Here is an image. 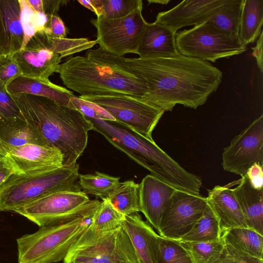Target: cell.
Returning <instances> with one entry per match:
<instances>
[{
  "mask_svg": "<svg viewBox=\"0 0 263 263\" xmlns=\"http://www.w3.org/2000/svg\"><path fill=\"white\" fill-rule=\"evenodd\" d=\"M11 96L22 93L49 98L57 103L69 106L74 95L65 87L52 83L49 79L33 78L21 76L6 86Z\"/></svg>",
  "mask_w": 263,
  "mask_h": 263,
  "instance_id": "22",
  "label": "cell"
},
{
  "mask_svg": "<svg viewBox=\"0 0 263 263\" xmlns=\"http://www.w3.org/2000/svg\"><path fill=\"white\" fill-rule=\"evenodd\" d=\"M11 97L26 121L48 146L61 152L63 166L77 164L87 146L88 133L92 129L89 120L78 110L46 97L25 93Z\"/></svg>",
  "mask_w": 263,
  "mask_h": 263,
  "instance_id": "3",
  "label": "cell"
},
{
  "mask_svg": "<svg viewBox=\"0 0 263 263\" xmlns=\"http://www.w3.org/2000/svg\"><path fill=\"white\" fill-rule=\"evenodd\" d=\"M0 117L7 119L24 117L11 96L7 92L6 85L1 81Z\"/></svg>",
  "mask_w": 263,
  "mask_h": 263,
  "instance_id": "37",
  "label": "cell"
},
{
  "mask_svg": "<svg viewBox=\"0 0 263 263\" xmlns=\"http://www.w3.org/2000/svg\"><path fill=\"white\" fill-rule=\"evenodd\" d=\"M123 226L140 263H156L159 235L138 212L125 216Z\"/></svg>",
  "mask_w": 263,
  "mask_h": 263,
  "instance_id": "21",
  "label": "cell"
},
{
  "mask_svg": "<svg viewBox=\"0 0 263 263\" xmlns=\"http://www.w3.org/2000/svg\"><path fill=\"white\" fill-rule=\"evenodd\" d=\"M2 52H1V48H0V57L2 55Z\"/></svg>",
  "mask_w": 263,
  "mask_h": 263,
  "instance_id": "50",
  "label": "cell"
},
{
  "mask_svg": "<svg viewBox=\"0 0 263 263\" xmlns=\"http://www.w3.org/2000/svg\"><path fill=\"white\" fill-rule=\"evenodd\" d=\"M20 5V18L24 33V40L20 50L23 49L31 37L43 30L47 23L48 15L44 12H36L27 0H18Z\"/></svg>",
  "mask_w": 263,
  "mask_h": 263,
  "instance_id": "33",
  "label": "cell"
},
{
  "mask_svg": "<svg viewBox=\"0 0 263 263\" xmlns=\"http://www.w3.org/2000/svg\"><path fill=\"white\" fill-rule=\"evenodd\" d=\"M97 44L96 40L87 38H55L44 29L29 41L25 47L13 54L23 76L49 79L58 73L61 60Z\"/></svg>",
  "mask_w": 263,
  "mask_h": 263,
  "instance_id": "6",
  "label": "cell"
},
{
  "mask_svg": "<svg viewBox=\"0 0 263 263\" xmlns=\"http://www.w3.org/2000/svg\"><path fill=\"white\" fill-rule=\"evenodd\" d=\"M79 165L31 175L13 174L0 188V212H15L25 205L60 192H82Z\"/></svg>",
  "mask_w": 263,
  "mask_h": 263,
  "instance_id": "5",
  "label": "cell"
},
{
  "mask_svg": "<svg viewBox=\"0 0 263 263\" xmlns=\"http://www.w3.org/2000/svg\"><path fill=\"white\" fill-rule=\"evenodd\" d=\"M84 7L94 12L97 17L101 16L105 0H78Z\"/></svg>",
  "mask_w": 263,
  "mask_h": 263,
  "instance_id": "42",
  "label": "cell"
},
{
  "mask_svg": "<svg viewBox=\"0 0 263 263\" xmlns=\"http://www.w3.org/2000/svg\"><path fill=\"white\" fill-rule=\"evenodd\" d=\"M262 42V31L257 40L256 46L252 48V55L255 58L258 68L261 73L263 72Z\"/></svg>",
  "mask_w": 263,
  "mask_h": 263,
  "instance_id": "43",
  "label": "cell"
},
{
  "mask_svg": "<svg viewBox=\"0 0 263 263\" xmlns=\"http://www.w3.org/2000/svg\"><path fill=\"white\" fill-rule=\"evenodd\" d=\"M87 118L92 125V130L102 135L114 146L149 171L151 175L177 190L199 194L200 178L183 168L154 140L117 121Z\"/></svg>",
  "mask_w": 263,
  "mask_h": 263,
  "instance_id": "4",
  "label": "cell"
},
{
  "mask_svg": "<svg viewBox=\"0 0 263 263\" xmlns=\"http://www.w3.org/2000/svg\"><path fill=\"white\" fill-rule=\"evenodd\" d=\"M247 227L263 235V189H256L246 175L232 189Z\"/></svg>",
  "mask_w": 263,
  "mask_h": 263,
  "instance_id": "23",
  "label": "cell"
},
{
  "mask_svg": "<svg viewBox=\"0 0 263 263\" xmlns=\"http://www.w3.org/2000/svg\"><path fill=\"white\" fill-rule=\"evenodd\" d=\"M142 9L120 18L103 16L90 20L97 30V44L100 48L117 56L137 54L138 48L147 22L142 14Z\"/></svg>",
  "mask_w": 263,
  "mask_h": 263,
  "instance_id": "12",
  "label": "cell"
},
{
  "mask_svg": "<svg viewBox=\"0 0 263 263\" xmlns=\"http://www.w3.org/2000/svg\"><path fill=\"white\" fill-rule=\"evenodd\" d=\"M5 160L18 175H31L63 166V156L58 149L27 144L8 149Z\"/></svg>",
  "mask_w": 263,
  "mask_h": 263,
  "instance_id": "15",
  "label": "cell"
},
{
  "mask_svg": "<svg viewBox=\"0 0 263 263\" xmlns=\"http://www.w3.org/2000/svg\"><path fill=\"white\" fill-rule=\"evenodd\" d=\"M44 12L47 15L57 14L60 7L64 3L67 2L66 1H50L43 0Z\"/></svg>",
  "mask_w": 263,
  "mask_h": 263,
  "instance_id": "44",
  "label": "cell"
},
{
  "mask_svg": "<svg viewBox=\"0 0 263 263\" xmlns=\"http://www.w3.org/2000/svg\"><path fill=\"white\" fill-rule=\"evenodd\" d=\"M107 199L125 216L140 212V185L133 180L121 182Z\"/></svg>",
  "mask_w": 263,
  "mask_h": 263,
  "instance_id": "28",
  "label": "cell"
},
{
  "mask_svg": "<svg viewBox=\"0 0 263 263\" xmlns=\"http://www.w3.org/2000/svg\"><path fill=\"white\" fill-rule=\"evenodd\" d=\"M18 0H0V48L2 54L13 55L23 45L24 33Z\"/></svg>",
  "mask_w": 263,
  "mask_h": 263,
  "instance_id": "20",
  "label": "cell"
},
{
  "mask_svg": "<svg viewBox=\"0 0 263 263\" xmlns=\"http://www.w3.org/2000/svg\"><path fill=\"white\" fill-rule=\"evenodd\" d=\"M5 159V157H4V156L0 154V160H4Z\"/></svg>",
  "mask_w": 263,
  "mask_h": 263,
  "instance_id": "49",
  "label": "cell"
},
{
  "mask_svg": "<svg viewBox=\"0 0 263 263\" xmlns=\"http://www.w3.org/2000/svg\"><path fill=\"white\" fill-rule=\"evenodd\" d=\"M262 166L259 164H254L249 168L246 174L252 185L256 189H263Z\"/></svg>",
  "mask_w": 263,
  "mask_h": 263,
  "instance_id": "41",
  "label": "cell"
},
{
  "mask_svg": "<svg viewBox=\"0 0 263 263\" xmlns=\"http://www.w3.org/2000/svg\"><path fill=\"white\" fill-rule=\"evenodd\" d=\"M27 2L36 12H44L43 0H27Z\"/></svg>",
  "mask_w": 263,
  "mask_h": 263,
  "instance_id": "46",
  "label": "cell"
},
{
  "mask_svg": "<svg viewBox=\"0 0 263 263\" xmlns=\"http://www.w3.org/2000/svg\"><path fill=\"white\" fill-rule=\"evenodd\" d=\"M69 107L81 112L85 117L94 119L116 121L107 111L99 105L74 95Z\"/></svg>",
  "mask_w": 263,
  "mask_h": 263,
  "instance_id": "36",
  "label": "cell"
},
{
  "mask_svg": "<svg viewBox=\"0 0 263 263\" xmlns=\"http://www.w3.org/2000/svg\"><path fill=\"white\" fill-rule=\"evenodd\" d=\"M225 244L252 257L263 259V236L248 228H234L223 231Z\"/></svg>",
  "mask_w": 263,
  "mask_h": 263,
  "instance_id": "26",
  "label": "cell"
},
{
  "mask_svg": "<svg viewBox=\"0 0 263 263\" xmlns=\"http://www.w3.org/2000/svg\"><path fill=\"white\" fill-rule=\"evenodd\" d=\"M175 41L180 54L212 62L241 54L246 50L238 36L221 30L209 20L177 32Z\"/></svg>",
  "mask_w": 263,
  "mask_h": 263,
  "instance_id": "9",
  "label": "cell"
},
{
  "mask_svg": "<svg viewBox=\"0 0 263 263\" xmlns=\"http://www.w3.org/2000/svg\"><path fill=\"white\" fill-rule=\"evenodd\" d=\"M139 185L140 212L157 231L163 209L177 189L151 175Z\"/></svg>",
  "mask_w": 263,
  "mask_h": 263,
  "instance_id": "17",
  "label": "cell"
},
{
  "mask_svg": "<svg viewBox=\"0 0 263 263\" xmlns=\"http://www.w3.org/2000/svg\"><path fill=\"white\" fill-rule=\"evenodd\" d=\"M0 154L5 157L7 156V152L1 142H0Z\"/></svg>",
  "mask_w": 263,
  "mask_h": 263,
  "instance_id": "47",
  "label": "cell"
},
{
  "mask_svg": "<svg viewBox=\"0 0 263 263\" xmlns=\"http://www.w3.org/2000/svg\"><path fill=\"white\" fill-rule=\"evenodd\" d=\"M140 9H143L141 0H105L101 16L110 19L120 18Z\"/></svg>",
  "mask_w": 263,
  "mask_h": 263,
  "instance_id": "35",
  "label": "cell"
},
{
  "mask_svg": "<svg viewBox=\"0 0 263 263\" xmlns=\"http://www.w3.org/2000/svg\"><path fill=\"white\" fill-rule=\"evenodd\" d=\"M102 200L90 224L100 233L109 232L120 228L125 218V216L115 209L107 198Z\"/></svg>",
  "mask_w": 263,
  "mask_h": 263,
  "instance_id": "31",
  "label": "cell"
},
{
  "mask_svg": "<svg viewBox=\"0 0 263 263\" xmlns=\"http://www.w3.org/2000/svg\"><path fill=\"white\" fill-rule=\"evenodd\" d=\"M206 199L218 221L221 234L231 228H248L232 189L216 185L209 191Z\"/></svg>",
  "mask_w": 263,
  "mask_h": 263,
  "instance_id": "18",
  "label": "cell"
},
{
  "mask_svg": "<svg viewBox=\"0 0 263 263\" xmlns=\"http://www.w3.org/2000/svg\"><path fill=\"white\" fill-rule=\"evenodd\" d=\"M228 0H185L173 8L159 12L155 22L176 33L186 26L197 25L210 20Z\"/></svg>",
  "mask_w": 263,
  "mask_h": 263,
  "instance_id": "16",
  "label": "cell"
},
{
  "mask_svg": "<svg viewBox=\"0 0 263 263\" xmlns=\"http://www.w3.org/2000/svg\"><path fill=\"white\" fill-rule=\"evenodd\" d=\"M92 217L40 227L36 232L17 238L18 263H55L63 260L91 223Z\"/></svg>",
  "mask_w": 263,
  "mask_h": 263,
  "instance_id": "7",
  "label": "cell"
},
{
  "mask_svg": "<svg viewBox=\"0 0 263 263\" xmlns=\"http://www.w3.org/2000/svg\"><path fill=\"white\" fill-rule=\"evenodd\" d=\"M176 33L162 24L147 22L137 54L140 59L174 57L179 55Z\"/></svg>",
  "mask_w": 263,
  "mask_h": 263,
  "instance_id": "19",
  "label": "cell"
},
{
  "mask_svg": "<svg viewBox=\"0 0 263 263\" xmlns=\"http://www.w3.org/2000/svg\"><path fill=\"white\" fill-rule=\"evenodd\" d=\"M83 192H60L32 202L16 211L39 227L92 217L101 204Z\"/></svg>",
  "mask_w": 263,
  "mask_h": 263,
  "instance_id": "10",
  "label": "cell"
},
{
  "mask_svg": "<svg viewBox=\"0 0 263 263\" xmlns=\"http://www.w3.org/2000/svg\"><path fill=\"white\" fill-rule=\"evenodd\" d=\"M180 242L189 254L193 263L214 262L220 256L225 245L221 237L208 241Z\"/></svg>",
  "mask_w": 263,
  "mask_h": 263,
  "instance_id": "32",
  "label": "cell"
},
{
  "mask_svg": "<svg viewBox=\"0 0 263 263\" xmlns=\"http://www.w3.org/2000/svg\"><path fill=\"white\" fill-rule=\"evenodd\" d=\"M126 58L100 47L85 56L67 59L58 73L64 85L82 96L129 95L142 97L147 92L144 80L127 66Z\"/></svg>",
  "mask_w": 263,
  "mask_h": 263,
  "instance_id": "2",
  "label": "cell"
},
{
  "mask_svg": "<svg viewBox=\"0 0 263 263\" xmlns=\"http://www.w3.org/2000/svg\"><path fill=\"white\" fill-rule=\"evenodd\" d=\"M82 192L101 198H107L120 185V177L95 172L93 174H79Z\"/></svg>",
  "mask_w": 263,
  "mask_h": 263,
  "instance_id": "27",
  "label": "cell"
},
{
  "mask_svg": "<svg viewBox=\"0 0 263 263\" xmlns=\"http://www.w3.org/2000/svg\"><path fill=\"white\" fill-rule=\"evenodd\" d=\"M213 263H263V259L252 257L225 244L220 256Z\"/></svg>",
  "mask_w": 263,
  "mask_h": 263,
  "instance_id": "39",
  "label": "cell"
},
{
  "mask_svg": "<svg viewBox=\"0 0 263 263\" xmlns=\"http://www.w3.org/2000/svg\"><path fill=\"white\" fill-rule=\"evenodd\" d=\"M218 221L212 209L207 205L201 217L192 229L179 241L184 242L208 241L221 237Z\"/></svg>",
  "mask_w": 263,
  "mask_h": 263,
  "instance_id": "29",
  "label": "cell"
},
{
  "mask_svg": "<svg viewBox=\"0 0 263 263\" xmlns=\"http://www.w3.org/2000/svg\"><path fill=\"white\" fill-rule=\"evenodd\" d=\"M103 108L116 121L150 140L164 111L140 97L129 95L79 96Z\"/></svg>",
  "mask_w": 263,
  "mask_h": 263,
  "instance_id": "11",
  "label": "cell"
},
{
  "mask_svg": "<svg viewBox=\"0 0 263 263\" xmlns=\"http://www.w3.org/2000/svg\"><path fill=\"white\" fill-rule=\"evenodd\" d=\"M22 75V71L13 55L2 54L0 57V81L6 86Z\"/></svg>",
  "mask_w": 263,
  "mask_h": 263,
  "instance_id": "38",
  "label": "cell"
},
{
  "mask_svg": "<svg viewBox=\"0 0 263 263\" xmlns=\"http://www.w3.org/2000/svg\"><path fill=\"white\" fill-rule=\"evenodd\" d=\"M149 3H159L160 4H167V3H168L169 1H148Z\"/></svg>",
  "mask_w": 263,
  "mask_h": 263,
  "instance_id": "48",
  "label": "cell"
},
{
  "mask_svg": "<svg viewBox=\"0 0 263 263\" xmlns=\"http://www.w3.org/2000/svg\"><path fill=\"white\" fill-rule=\"evenodd\" d=\"M14 172L6 162L5 159L0 160V188Z\"/></svg>",
  "mask_w": 263,
  "mask_h": 263,
  "instance_id": "45",
  "label": "cell"
},
{
  "mask_svg": "<svg viewBox=\"0 0 263 263\" xmlns=\"http://www.w3.org/2000/svg\"><path fill=\"white\" fill-rule=\"evenodd\" d=\"M263 1L243 0L238 37L245 46L254 43L262 32Z\"/></svg>",
  "mask_w": 263,
  "mask_h": 263,
  "instance_id": "25",
  "label": "cell"
},
{
  "mask_svg": "<svg viewBox=\"0 0 263 263\" xmlns=\"http://www.w3.org/2000/svg\"><path fill=\"white\" fill-rule=\"evenodd\" d=\"M0 142L7 154L9 149L27 144L48 146L40 133L23 118L0 117Z\"/></svg>",
  "mask_w": 263,
  "mask_h": 263,
  "instance_id": "24",
  "label": "cell"
},
{
  "mask_svg": "<svg viewBox=\"0 0 263 263\" xmlns=\"http://www.w3.org/2000/svg\"><path fill=\"white\" fill-rule=\"evenodd\" d=\"M206 205V197L176 190L163 209L157 230L159 236L179 240L201 217Z\"/></svg>",
  "mask_w": 263,
  "mask_h": 263,
  "instance_id": "13",
  "label": "cell"
},
{
  "mask_svg": "<svg viewBox=\"0 0 263 263\" xmlns=\"http://www.w3.org/2000/svg\"><path fill=\"white\" fill-rule=\"evenodd\" d=\"M44 29L55 38H66L68 34L67 28L58 14L48 15V20Z\"/></svg>",
  "mask_w": 263,
  "mask_h": 263,
  "instance_id": "40",
  "label": "cell"
},
{
  "mask_svg": "<svg viewBox=\"0 0 263 263\" xmlns=\"http://www.w3.org/2000/svg\"><path fill=\"white\" fill-rule=\"evenodd\" d=\"M263 166V115L253 121L223 149V170L242 177L254 164Z\"/></svg>",
  "mask_w": 263,
  "mask_h": 263,
  "instance_id": "14",
  "label": "cell"
},
{
  "mask_svg": "<svg viewBox=\"0 0 263 263\" xmlns=\"http://www.w3.org/2000/svg\"><path fill=\"white\" fill-rule=\"evenodd\" d=\"M90 224L71 247L63 263H140L123 226L100 233Z\"/></svg>",
  "mask_w": 263,
  "mask_h": 263,
  "instance_id": "8",
  "label": "cell"
},
{
  "mask_svg": "<svg viewBox=\"0 0 263 263\" xmlns=\"http://www.w3.org/2000/svg\"><path fill=\"white\" fill-rule=\"evenodd\" d=\"M128 68L145 82L142 97L165 111L176 104L196 109L218 89L222 72L207 61L179 54L170 58H127Z\"/></svg>",
  "mask_w": 263,
  "mask_h": 263,
  "instance_id": "1",
  "label": "cell"
},
{
  "mask_svg": "<svg viewBox=\"0 0 263 263\" xmlns=\"http://www.w3.org/2000/svg\"><path fill=\"white\" fill-rule=\"evenodd\" d=\"M156 263H193L186 250L177 240L159 236Z\"/></svg>",
  "mask_w": 263,
  "mask_h": 263,
  "instance_id": "34",
  "label": "cell"
},
{
  "mask_svg": "<svg viewBox=\"0 0 263 263\" xmlns=\"http://www.w3.org/2000/svg\"><path fill=\"white\" fill-rule=\"evenodd\" d=\"M243 0H228L209 20L221 30L238 36Z\"/></svg>",
  "mask_w": 263,
  "mask_h": 263,
  "instance_id": "30",
  "label": "cell"
}]
</instances>
